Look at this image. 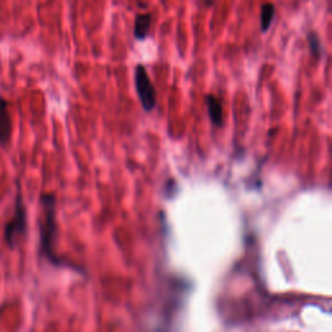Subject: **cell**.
Returning a JSON list of instances; mask_svg holds the SVG:
<instances>
[{
  "mask_svg": "<svg viewBox=\"0 0 332 332\" xmlns=\"http://www.w3.org/2000/svg\"><path fill=\"white\" fill-rule=\"evenodd\" d=\"M40 204L43 206V216L40 220V252L54 264H60L57 256L55 254L56 242V197L54 194H43L40 196Z\"/></svg>",
  "mask_w": 332,
  "mask_h": 332,
  "instance_id": "6da1fadb",
  "label": "cell"
},
{
  "mask_svg": "<svg viewBox=\"0 0 332 332\" xmlns=\"http://www.w3.org/2000/svg\"><path fill=\"white\" fill-rule=\"evenodd\" d=\"M28 227V217H26V208L24 205L22 197L20 195L16 199L15 214L11 221H8L4 227V240L11 249H15L18 243L26 234Z\"/></svg>",
  "mask_w": 332,
  "mask_h": 332,
  "instance_id": "7a4b0ae2",
  "label": "cell"
},
{
  "mask_svg": "<svg viewBox=\"0 0 332 332\" xmlns=\"http://www.w3.org/2000/svg\"><path fill=\"white\" fill-rule=\"evenodd\" d=\"M135 87L143 108L147 112L153 111L156 107V90L152 84V81L149 80L148 73L140 64L135 69Z\"/></svg>",
  "mask_w": 332,
  "mask_h": 332,
  "instance_id": "3957f363",
  "label": "cell"
},
{
  "mask_svg": "<svg viewBox=\"0 0 332 332\" xmlns=\"http://www.w3.org/2000/svg\"><path fill=\"white\" fill-rule=\"evenodd\" d=\"M12 118L9 113L8 101L0 96V144L1 147H7L11 140Z\"/></svg>",
  "mask_w": 332,
  "mask_h": 332,
  "instance_id": "277c9868",
  "label": "cell"
},
{
  "mask_svg": "<svg viewBox=\"0 0 332 332\" xmlns=\"http://www.w3.org/2000/svg\"><path fill=\"white\" fill-rule=\"evenodd\" d=\"M205 101L206 107H208V113H209L212 122L216 126L221 127L223 125V109H222V105H221V103L214 95H208L205 98Z\"/></svg>",
  "mask_w": 332,
  "mask_h": 332,
  "instance_id": "5b68a950",
  "label": "cell"
},
{
  "mask_svg": "<svg viewBox=\"0 0 332 332\" xmlns=\"http://www.w3.org/2000/svg\"><path fill=\"white\" fill-rule=\"evenodd\" d=\"M149 28H151V15L149 13H143L138 15L135 17V24H134V35L138 40L145 39V36L148 35Z\"/></svg>",
  "mask_w": 332,
  "mask_h": 332,
  "instance_id": "8992f818",
  "label": "cell"
},
{
  "mask_svg": "<svg viewBox=\"0 0 332 332\" xmlns=\"http://www.w3.org/2000/svg\"><path fill=\"white\" fill-rule=\"evenodd\" d=\"M275 15V8L273 4H264L261 8V30L262 31H267V29L270 28L273 24Z\"/></svg>",
  "mask_w": 332,
  "mask_h": 332,
  "instance_id": "52a82bcc",
  "label": "cell"
},
{
  "mask_svg": "<svg viewBox=\"0 0 332 332\" xmlns=\"http://www.w3.org/2000/svg\"><path fill=\"white\" fill-rule=\"evenodd\" d=\"M307 39H309V46H310L311 54L314 55L315 57H319V56H321L322 46H321V40H319L318 35L315 33H309Z\"/></svg>",
  "mask_w": 332,
  "mask_h": 332,
  "instance_id": "ba28073f",
  "label": "cell"
}]
</instances>
